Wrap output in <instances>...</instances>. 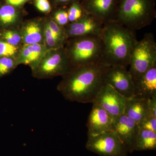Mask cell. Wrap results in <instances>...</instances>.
Returning a JSON list of instances; mask_svg holds the SVG:
<instances>
[{"label": "cell", "instance_id": "obj_1", "mask_svg": "<svg viewBox=\"0 0 156 156\" xmlns=\"http://www.w3.org/2000/svg\"><path fill=\"white\" fill-rule=\"evenodd\" d=\"M109 66L104 62L72 68L63 76L58 87L66 100L82 103H93L105 83Z\"/></svg>", "mask_w": 156, "mask_h": 156}, {"label": "cell", "instance_id": "obj_2", "mask_svg": "<svg viewBox=\"0 0 156 156\" xmlns=\"http://www.w3.org/2000/svg\"><path fill=\"white\" fill-rule=\"evenodd\" d=\"M134 32L115 20L104 23L100 37L105 63L109 66L128 67L132 50L138 41Z\"/></svg>", "mask_w": 156, "mask_h": 156}, {"label": "cell", "instance_id": "obj_3", "mask_svg": "<svg viewBox=\"0 0 156 156\" xmlns=\"http://www.w3.org/2000/svg\"><path fill=\"white\" fill-rule=\"evenodd\" d=\"M156 0H120L115 20L130 30L150 25L156 17Z\"/></svg>", "mask_w": 156, "mask_h": 156}, {"label": "cell", "instance_id": "obj_4", "mask_svg": "<svg viewBox=\"0 0 156 156\" xmlns=\"http://www.w3.org/2000/svg\"><path fill=\"white\" fill-rule=\"evenodd\" d=\"M70 38L65 50L72 68L103 62V45L100 35Z\"/></svg>", "mask_w": 156, "mask_h": 156}, {"label": "cell", "instance_id": "obj_5", "mask_svg": "<svg viewBox=\"0 0 156 156\" xmlns=\"http://www.w3.org/2000/svg\"><path fill=\"white\" fill-rule=\"evenodd\" d=\"M156 65V42L153 34L148 33L137 41L131 53L129 72L133 80Z\"/></svg>", "mask_w": 156, "mask_h": 156}, {"label": "cell", "instance_id": "obj_6", "mask_svg": "<svg viewBox=\"0 0 156 156\" xmlns=\"http://www.w3.org/2000/svg\"><path fill=\"white\" fill-rule=\"evenodd\" d=\"M88 151L100 156H127L126 145L115 131H110L93 137H88Z\"/></svg>", "mask_w": 156, "mask_h": 156}, {"label": "cell", "instance_id": "obj_7", "mask_svg": "<svg viewBox=\"0 0 156 156\" xmlns=\"http://www.w3.org/2000/svg\"><path fill=\"white\" fill-rule=\"evenodd\" d=\"M65 50L58 48L56 52L44 59L33 69L34 74L38 78H48L64 76L71 69Z\"/></svg>", "mask_w": 156, "mask_h": 156}, {"label": "cell", "instance_id": "obj_8", "mask_svg": "<svg viewBox=\"0 0 156 156\" xmlns=\"http://www.w3.org/2000/svg\"><path fill=\"white\" fill-rule=\"evenodd\" d=\"M127 68L119 66H110L107 71L105 83L124 97L131 98L134 95V81Z\"/></svg>", "mask_w": 156, "mask_h": 156}, {"label": "cell", "instance_id": "obj_9", "mask_svg": "<svg viewBox=\"0 0 156 156\" xmlns=\"http://www.w3.org/2000/svg\"><path fill=\"white\" fill-rule=\"evenodd\" d=\"M127 98L111 86L105 84L101 87L92 103L99 105L115 118L124 114Z\"/></svg>", "mask_w": 156, "mask_h": 156}, {"label": "cell", "instance_id": "obj_10", "mask_svg": "<svg viewBox=\"0 0 156 156\" xmlns=\"http://www.w3.org/2000/svg\"><path fill=\"white\" fill-rule=\"evenodd\" d=\"M139 130L137 123L124 114L114 118L113 131L124 143L129 153H132L134 151V145Z\"/></svg>", "mask_w": 156, "mask_h": 156}, {"label": "cell", "instance_id": "obj_11", "mask_svg": "<svg viewBox=\"0 0 156 156\" xmlns=\"http://www.w3.org/2000/svg\"><path fill=\"white\" fill-rule=\"evenodd\" d=\"M120 0H81V3L89 15L104 23L115 20Z\"/></svg>", "mask_w": 156, "mask_h": 156}, {"label": "cell", "instance_id": "obj_12", "mask_svg": "<svg viewBox=\"0 0 156 156\" xmlns=\"http://www.w3.org/2000/svg\"><path fill=\"white\" fill-rule=\"evenodd\" d=\"M92 104L87 123L88 137L113 131L114 118L99 105Z\"/></svg>", "mask_w": 156, "mask_h": 156}, {"label": "cell", "instance_id": "obj_13", "mask_svg": "<svg viewBox=\"0 0 156 156\" xmlns=\"http://www.w3.org/2000/svg\"><path fill=\"white\" fill-rule=\"evenodd\" d=\"M104 23L95 17L89 15L77 22L72 23L64 27L68 38L100 35Z\"/></svg>", "mask_w": 156, "mask_h": 156}, {"label": "cell", "instance_id": "obj_14", "mask_svg": "<svg viewBox=\"0 0 156 156\" xmlns=\"http://www.w3.org/2000/svg\"><path fill=\"white\" fill-rule=\"evenodd\" d=\"M133 81L134 97L145 99L156 97V65Z\"/></svg>", "mask_w": 156, "mask_h": 156}, {"label": "cell", "instance_id": "obj_15", "mask_svg": "<svg viewBox=\"0 0 156 156\" xmlns=\"http://www.w3.org/2000/svg\"><path fill=\"white\" fill-rule=\"evenodd\" d=\"M149 100L134 97L127 98L124 114L133 119L138 125L145 118L153 117L149 112Z\"/></svg>", "mask_w": 156, "mask_h": 156}, {"label": "cell", "instance_id": "obj_16", "mask_svg": "<svg viewBox=\"0 0 156 156\" xmlns=\"http://www.w3.org/2000/svg\"><path fill=\"white\" fill-rule=\"evenodd\" d=\"M134 149V151L156 150V132L139 128Z\"/></svg>", "mask_w": 156, "mask_h": 156}, {"label": "cell", "instance_id": "obj_17", "mask_svg": "<svg viewBox=\"0 0 156 156\" xmlns=\"http://www.w3.org/2000/svg\"><path fill=\"white\" fill-rule=\"evenodd\" d=\"M23 38L26 45L39 44L42 39L41 31L39 24L34 22L27 24L23 29Z\"/></svg>", "mask_w": 156, "mask_h": 156}, {"label": "cell", "instance_id": "obj_18", "mask_svg": "<svg viewBox=\"0 0 156 156\" xmlns=\"http://www.w3.org/2000/svg\"><path fill=\"white\" fill-rule=\"evenodd\" d=\"M67 11L69 23L77 22L89 15L80 1H76L71 4Z\"/></svg>", "mask_w": 156, "mask_h": 156}, {"label": "cell", "instance_id": "obj_19", "mask_svg": "<svg viewBox=\"0 0 156 156\" xmlns=\"http://www.w3.org/2000/svg\"><path fill=\"white\" fill-rule=\"evenodd\" d=\"M17 18V12L12 6H4L0 9V21L4 24L13 23Z\"/></svg>", "mask_w": 156, "mask_h": 156}, {"label": "cell", "instance_id": "obj_20", "mask_svg": "<svg viewBox=\"0 0 156 156\" xmlns=\"http://www.w3.org/2000/svg\"><path fill=\"white\" fill-rule=\"evenodd\" d=\"M37 61L35 53L31 45H26L22 49L20 59L18 62L26 65L32 64Z\"/></svg>", "mask_w": 156, "mask_h": 156}, {"label": "cell", "instance_id": "obj_21", "mask_svg": "<svg viewBox=\"0 0 156 156\" xmlns=\"http://www.w3.org/2000/svg\"><path fill=\"white\" fill-rule=\"evenodd\" d=\"M14 62L11 58L7 57L0 59V76H4L9 73L13 69Z\"/></svg>", "mask_w": 156, "mask_h": 156}, {"label": "cell", "instance_id": "obj_22", "mask_svg": "<svg viewBox=\"0 0 156 156\" xmlns=\"http://www.w3.org/2000/svg\"><path fill=\"white\" fill-rule=\"evenodd\" d=\"M17 48L8 42H0V56L9 57L17 53Z\"/></svg>", "mask_w": 156, "mask_h": 156}, {"label": "cell", "instance_id": "obj_23", "mask_svg": "<svg viewBox=\"0 0 156 156\" xmlns=\"http://www.w3.org/2000/svg\"><path fill=\"white\" fill-rule=\"evenodd\" d=\"M54 19L55 22L62 27H64L69 23L67 11L64 9L56 11L54 15Z\"/></svg>", "mask_w": 156, "mask_h": 156}, {"label": "cell", "instance_id": "obj_24", "mask_svg": "<svg viewBox=\"0 0 156 156\" xmlns=\"http://www.w3.org/2000/svg\"><path fill=\"white\" fill-rule=\"evenodd\" d=\"M140 128L148 129L156 132V117H148L138 125Z\"/></svg>", "mask_w": 156, "mask_h": 156}, {"label": "cell", "instance_id": "obj_25", "mask_svg": "<svg viewBox=\"0 0 156 156\" xmlns=\"http://www.w3.org/2000/svg\"><path fill=\"white\" fill-rule=\"evenodd\" d=\"M4 37L7 42L11 45L16 46L20 41V36L18 34L13 31H7L4 34Z\"/></svg>", "mask_w": 156, "mask_h": 156}, {"label": "cell", "instance_id": "obj_26", "mask_svg": "<svg viewBox=\"0 0 156 156\" xmlns=\"http://www.w3.org/2000/svg\"><path fill=\"white\" fill-rule=\"evenodd\" d=\"M37 9L43 12H48L51 10V6L48 0H37Z\"/></svg>", "mask_w": 156, "mask_h": 156}, {"label": "cell", "instance_id": "obj_27", "mask_svg": "<svg viewBox=\"0 0 156 156\" xmlns=\"http://www.w3.org/2000/svg\"><path fill=\"white\" fill-rule=\"evenodd\" d=\"M28 0H7L10 5L14 6H19L27 2Z\"/></svg>", "mask_w": 156, "mask_h": 156}, {"label": "cell", "instance_id": "obj_28", "mask_svg": "<svg viewBox=\"0 0 156 156\" xmlns=\"http://www.w3.org/2000/svg\"><path fill=\"white\" fill-rule=\"evenodd\" d=\"M58 3L61 4H67L69 3L73 2H76V1H79V0H56ZM81 1V0H80Z\"/></svg>", "mask_w": 156, "mask_h": 156}]
</instances>
